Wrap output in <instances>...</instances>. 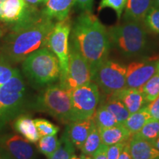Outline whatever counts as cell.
Listing matches in <instances>:
<instances>
[{"label": "cell", "instance_id": "obj_1", "mask_svg": "<svg viewBox=\"0 0 159 159\" xmlns=\"http://www.w3.org/2000/svg\"><path fill=\"white\" fill-rule=\"evenodd\" d=\"M70 41L89 63L92 79L108 59L111 47L108 30L90 11H83L71 25Z\"/></svg>", "mask_w": 159, "mask_h": 159}, {"label": "cell", "instance_id": "obj_2", "mask_svg": "<svg viewBox=\"0 0 159 159\" xmlns=\"http://www.w3.org/2000/svg\"><path fill=\"white\" fill-rule=\"evenodd\" d=\"M55 25L54 20L41 11L29 22L11 30L3 40L1 60L9 63L22 62L31 53L47 47Z\"/></svg>", "mask_w": 159, "mask_h": 159}, {"label": "cell", "instance_id": "obj_3", "mask_svg": "<svg viewBox=\"0 0 159 159\" xmlns=\"http://www.w3.org/2000/svg\"><path fill=\"white\" fill-rule=\"evenodd\" d=\"M29 106L27 85L19 69L0 60V130Z\"/></svg>", "mask_w": 159, "mask_h": 159}, {"label": "cell", "instance_id": "obj_4", "mask_svg": "<svg viewBox=\"0 0 159 159\" xmlns=\"http://www.w3.org/2000/svg\"><path fill=\"white\" fill-rule=\"evenodd\" d=\"M22 71L31 84L37 87L50 85L61 77L58 59L47 47L26 57L22 61Z\"/></svg>", "mask_w": 159, "mask_h": 159}, {"label": "cell", "instance_id": "obj_5", "mask_svg": "<svg viewBox=\"0 0 159 159\" xmlns=\"http://www.w3.org/2000/svg\"><path fill=\"white\" fill-rule=\"evenodd\" d=\"M108 33L111 46L125 57H136L146 49L148 35L142 22L125 21L121 25L110 27Z\"/></svg>", "mask_w": 159, "mask_h": 159}, {"label": "cell", "instance_id": "obj_6", "mask_svg": "<svg viewBox=\"0 0 159 159\" xmlns=\"http://www.w3.org/2000/svg\"><path fill=\"white\" fill-rule=\"evenodd\" d=\"M34 107L63 123L71 122V91L61 85H50L38 97Z\"/></svg>", "mask_w": 159, "mask_h": 159}, {"label": "cell", "instance_id": "obj_7", "mask_svg": "<svg viewBox=\"0 0 159 159\" xmlns=\"http://www.w3.org/2000/svg\"><path fill=\"white\" fill-rule=\"evenodd\" d=\"M127 67L107 59L95 71L92 81L105 96H111L126 88Z\"/></svg>", "mask_w": 159, "mask_h": 159}, {"label": "cell", "instance_id": "obj_8", "mask_svg": "<svg viewBox=\"0 0 159 159\" xmlns=\"http://www.w3.org/2000/svg\"><path fill=\"white\" fill-rule=\"evenodd\" d=\"M71 122L94 116L100 99L99 89L96 83L91 81L73 89L71 91Z\"/></svg>", "mask_w": 159, "mask_h": 159}, {"label": "cell", "instance_id": "obj_9", "mask_svg": "<svg viewBox=\"0 0 159 159\" xmlns=\"http://www.w3.org/2000/svg\"><path fill=\"white\" fill-rule=\"evenodd\" d=\"M71 24L69 18L57 21L49 35L47 47L54 53L58 59L61 66L60 85L63 84L68 72L69 36Z\"/></svg>", "mask_w": 159, "mask_h": 159}, {"label": "cell", "instance_id": "obj_10", "mask_svg": "<svg viewBox=\"0 0 159 159\" xmlns=\"http://www.w3.org/2000/svg\"><path fill=\"white\" fill-rule=\"evenodd\" d=\"M41 12L25 0H0V22L11 30L29 22Z\"/></svg>", "mask_w": 159, "mask_h": 159}, {"label": "cell", "instance_id": "obj_11", "mask_svg": "<svg viewBox=\"0 0 159 159\" xmlns=\"http://www.w3.org/2000/svg\"><path fill=\"white\" fill-rule=\"evenodd\" d=\"M92 81V74L89 63L72 43L69 42L68 72L61 86L68 90L78 88Z\"/></svg>", "mask_w": 159, "mask_h": 159}, {"label": "cell", "instance_id": "obj_12", "mask_svg": "<svg viewBox=\"0 0 159 159\" xmlns=\"http://www.w3.org/2000/svg\"><path fill=\"white\" fill-rule=\"evenodd\" d=\"M159 60L155 58L132 62L127 67L126 87L139 89L158 72Z\"/></svg>", "mask_w": 159, "mask_h": 159}, {"label": "cell", "instance_id": "obj_13", "mask_svg": "<svg viewBox=\"0 0 159 159\" xmlns=\"http://www.w3.org/2000/svg\"><path fill=\"white\" fill-rule=\"evenodd\" d=\"M0 146L13 159H37L36 149L27 139L18 135L6 134L0 137Z\"/></svg>", "mask_w": 159, "mask_h": 159}, {"label": "cell", "instance_id": "obj_14", "mask_svg": "<svg viewBox=\"0 0 159 159\" xmlns=\"http://www.w3.org/2000/svg\"><path fill=\"white\" fill-rule=\"evenodd\" d=\"M94 125L93 116L91 118L68 123L65 132L75 148L80 150Z\"/></svg>", "mask_w": 159, "mask_h": 159}, {"label": "cell", "instance_id": "obj_15", "mask_svg": "<svg viewBox=\"0 0 159 159\" xmlns=\"http://www.w3.org/2000/svg\"><path fill=\"white\" fill-rule=\"evenodd\" d=\"M124 103L130 114H134L145 106L147 102L140 89L125 88L116 94L111 95Z\"/></svg>", "mask_w": 159, "mask_h": 159}, {"label": "cell", "instance_id": "obj_16", "mask_svg": "<svg viewBox=\"0 0 159 159\" xmlns=\"http://www.w3.org/2000/svg\"><path fill=\"white\" fill-rule=\"evenodd\" d=\"M128 143L133 159L159 158V151L150 142L132 136Z\"/></svg>", "mask_w": 159, "mask_h": 159}, {"label": "cell", "instance_id": "obj_17", "mask_svg": "<svg viewBox=\"0 0 159 159\" xmlns=\"http://www.w3.org/2000/svg\"><path fill=\"white\" fill-rule=\"evenodd\" d=\"M75 5V0H48L42 13L53 20L62 21L69 18V12Z\"/></svg>", "mask_w": 159, "mask_h": 159}, {"label": "cell", "instance_id": "obj_18", "mask_svg": "<svg viewBox=\"0 0 159 159\" xmlns=\"http://www.w3.org/2000/svg\"><path fill=\"white\" fill-rule=\"evenodd\" d=\"M154 0H127L125 9V21L142 22Z\"/></svg>", "mask_w": 159, "mask_h": 159}, {"label": "cell", "instance_id": "obj_19", "mask_svg": "<svg viewBox=\"0 0 159 159\" xmlns=\"http://www.w3.org/2000/svg\"><path fill=\"white\" fill-rule=\"evenodd\" d=\"M102 143L110 146L118 143H126L130 141L132 136L123 125L105 129H98Z\"/></svg>", "mask_w": 159, "mask_h": 159}, {"label": "cell", "instance_id": "obj_20", "mask_svg": "<svg viewBox=\"0 0 159 159\" xmlns=\"http://www.w3.org/2000/svg\"><path fill=\"white\" fill-rule=\"evenodd\" d=\"M13 127L16 131L32 144L38 142L41 138L35 126L34 119L27 115H20L16 119Z\"/></svg>", "mask_w": 159, "mask_h": 159}, {"label": "cell", "instance_id": "obj_21", "mask_svg": "<svg viewBox=\"0 0 159 159\" xmlns=\"http://www.w3.org/2000/svg\"><path fill=\"white\" fill-rule=\"evenodd\" d=\"M151 119L148 106L145 105L134 114H130L128 118L122 124L128 130L131 136H134L143 128V126Z\"/></svg>", "mask_w": 159, "mask_h": 159}, {"label": "cell", "instance_id": "obj_22", "mask_svg": "<svg viewBox=\"0 0 159 159\" xmlns=\"http://www.w3.org/2000/svg\"><path fill=\"white\" fill-rule=\"evenodd\" d=\"M102 104L114 115L119 125L124 124L130 114L124 103L113 96H106Z\"/></svg>", "mask_w": 159, "mask_h": 159}, {"label": "cell", "instance_id": "obj_23", "mask_svg": "<svg viewBox=\"0 0 159 159\" xmlns=\"http://www.w3.org/2000/svg\"><path fill=\"white\" fill-rule=\"evenodd\" d=\"M94 120L98 129L108 128L119 125L114 115L102 104H101L95 111Z\"/></svg>", "mask_w": 159, "mask_h": 159}, {"label": "cell", "instance_id": "obj_24", "mask_svg": "<svg viewBox=\"0 0 159 159\" xmlns=\"http://www.w3.org/2000/svg\"><path fill=\"white\" fill-rule=\"evenodd\" d=\"M102 144V143L99 130L94 123L80 150L82 151V153L84 154L85 156H92Z\"/></svg>", "mask_w": 159, "mask_h": 159}, {"label": "cell", "instance_id": "obj_25", "mask_svg": "<svg viewBox=\"0 0 159 159\" xmlns=\"http://www.w3.org/2000/svg\"><path fill=\"white\" fill-rule=\"evenodd\" d=\"M75 147L67 136L66 132H64L60 139L58 148L48 159H70L75 154Z\"/></svg>", "mask_w": 159, "mask_h": 159}, {"label": "cell", "instance_id": "obj_26", "mask_svg": "<svg viewBox=\"0 0 159 159\" xmlns=\"http://www.w3.org/2000/svg\"><path fill=\"white\" fill-rule=\"evenodd\" d=\"M60 140L57 138L56 135L53 136H41L38 141L37 148L41 153L44 155L47 158H50L55 151L58 148Z\"/></svg>", "mask_w": 159, "mask_h": 159}, {"label": "cell", "instance_id": "obj_27", "mask_svg": "<svg viewBox=\"0 0 159 159\" xmlns=\"http://www.w3.org/2000/svg\"><path fill=\"white\" fill-rule=\"evenodd\" d=\"M133 136L152 142L159 137V120L151 118L143 128Z\"/></svg>", "mask_w": 159, "mask_h": 159}, {"label": "cell", "instance_id": "obj_28", "mask_svg": "<svg viewBox=\"0 0 159 159\" xmlns=\"http://www.w3.org/2000/svg\"><path fill=\"white\" fill-rule=\"evenodd\" d=\"M140 89L147 102L150 103L159 96V72L155 74Z\"/></svg>", "mask_w": 159, "mask_h": 159}, {"label": "cell", "instance_id": "obj_29", "mask_svg": "<svg viewBox=\"0 0 159 159\" xmlns=\"http://www.w3.org/2000/svg\"><path fill=\"white\" fill-rule=\"evenodd\" d=\"M143 22L145 27L150 30L159 33V7L155 2L147 13Z\"/></svg>", "mask_w": 159, "mask_h": 159}, {"label": "cell", "instance_id": "obj_30", "mask_svg": "<svg viewBox=\"0 0 159 159\" xmlns=\"http://www.w3.org/2000/svg\"><path fill=\"white\" fill-rule=\"evenodd\" d=\"M39 134L41 136H53L56 135L59 131V128L51 122L45 119H34Z\"/></svg>", "mask_w": 159, "mask_h": 159}, {"label": "cell", "instance_id": "obj_31", "mask_svg": "<svg viewBox=\"0 0 159 159\" xmlns=\"http://www.w3.org/2000/svg\"><path fill=\"white\" fill-rule=\"evenodd\" d=\"M127 0H101L99 3L98 11L105 8H111L116 12L118 19H120L122 12L126 7Z\"/></svg>", "mask_w": 159, "mask_h": 159}, {"label": "cell", "instance_id": "obj_32", "mask_svg": "<svg viewBox=\"0 0 159 159\" xmlns=\"http://www.w3.org/2000/svg\"><path fill=\"white\" fill-rule=\"evenodd\" d=\"M126 143H118V144L108 146V149H107L108 159H118Z\"/></svg>", "mask_w": 159, "mask_h": 159}, {"label": "cell", "instance_id": "obj_33", "mask_svg": "<svg viewBox=\"0 0 159 159\" xmlns=\"http://www.w3.org/2000/svg\"><path fill=\"white\" fill-rule=\"evenodd\" d=\"M152 119L159 120V96L147 105Z\"/></svg>", "mask_w": 159, "mask_h": 159}, {"label": "cell", "instance_id": "obj_34", "mask_svg": "<svg viewBox=\"0 0 159 159\" xmlns=\"http://www.w3.org/2000/svg\"><path fill=\"white\" fill-rule=\"evenodd\" d=\"M94 0H75V5L83 11L92 12Z\"/></svg>", "mask_w": 159, "mask_h": 159}, {"label": "cell", "instance_id": "obj_35", "mask_svg": "<svg viewBox=\"0 0 159 159\" xmlns=\"http://www.w3.org/2000/svg\"><path fill=\"white\" fill-rule=\"evenodd\" d=\"M107 149H108V146L104 144H102L98 150L96 151V152L93 155L92 158L94 159H108Z\"/></svg>", "mask_w": 159, "mask_h": 159}, {"label": "cell", "instance_id": "obj_36", "mask_svg": "<svg viewBox=\"0 0 159 159\" xmlns=\"http://www.w3.org/2000/svg\"><path fill=\"white\" fill-rule=\"evenodd\" d=\"M128 142L126 143V144H125V148L122 151V152H121L118 159H133L130 152V148H129Z\"/></svg>", "mask_w": 159, "mask_h": 159}, {"label": "cell", "instance_id": "obj_37", "mask_svg": "<svg viewBox=\"0 0 159 159\" xmlns=\"http://www.w3.org/2000/svg\"><path fill=\"white\" fill-rule=\"evenodd\" d=\"M47 1L48 0H25L26 2H27L32 6H35V7L41 5V4H45Z\"/></svg>", "mask_w": 159, "mask_h": 159}, {"label": "cell", "instance_id": "obj_38", "mask_svg": "<svg viewBox=\"0 0 159 159\" xmlns=\"http://www.w3.org/2000/svg\"><path fill=\"white\" fill-rule=\"evenodd\" d=\"M0 159H13L8 152L2 146H0Z\"/></svg>", "mask_w": 159, "mask_h": 159}, {"label": "cell", "instance_id": "obj_39", "mask_svg": "<svg viewBox=\"0 0 159 159\" xmlns=\"http://www.w3.org/2000/svg\"><path fill=\"white\" fill-rule=\"evenodd\" d=\"M151 143H152V144H153V146L155 147V148H156L157 150L159 151V137H158V138H157L156 140H154L153 142H151Z\"/></svg>", "mask_w": 159, "mask_h": 159}, {"label": "cell", "instance_id": "obj_40", "mask_svg": "<svg viewBox=\"0 0 159 159\" xmlns=\"http://www.w3.org/2000/svg\"><path fill=\"white\" fill-rule=\"evenodd\" d=\"M85 156L84 154H81L80 156H77V155L74 154L71 157L70 159H85Z\"/></svg>", "mask_w": 159, "mask_h": 159}, {"label": "cell", "instance_id": "obj_41", "mask_svg": "<svg viewBox=\"0 0 159 159\" xmlns=\"http://www.w3.org/2000/svg\"><path fill=\"white\" fill-rule=\"evenodd\" d=\"M85 159H94L92 158V156H85Z\"/></svg>", "mask_w": 159, "mask_h": 159}, {"label": "cell", "instance_id": "obj_42", "mask_svg": "<svg viewBox=\"0 0 159 159\" xmlns=\"http://www.w3.org/2000/svg\"><path fill=\"white\" fill-rule=\"evenodd\" d=\"M154 2H156V5L159 7V0H154Z\"/></svg>", "mask_w": 159, "mask_h": 159}, {"label": "cell", "instance_id": "obj_43", "mask_svg": "<svg viewBox=\"0 0 159 159\" xmlns=\"http://www.w3.org/2000/svg\"><path fill=\"white\" fill-rule=\"evenodd\" d=\"M3 35V33H2V30L1 29H0V37H2V35Z\"/></svg>", "mask_w": 159, "mask_h": 159}, {"label": "cell", "instance_id": "obj_44", "mask_svg": "<svg viewBox=\"0 0 159 159\" xmlns=\"http://www.w3.org/2000/svg\"><path fill=\"white\" fill-rule=\"evenodd\" d=\"M158 72H159V64H158Z\"/></svg>", "mask_w": 159, "mask_h": 159}, {"label": "cell", "instance_id": "obj_45", "mask_svg": "<svg viewBox=\"0 0 159 159\" xmlns=\"http://www.w3.org/2000/svg\"><path fill=\"white\" fill-rule=\"evenodd\" d=\"M158 159H159V158H158Z\"/></svg>", "mask_w": 159, "mask_h": 159}]
</instances>
